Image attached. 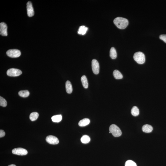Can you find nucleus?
<instances>
[{
  "instance_id": "25",
  "label": "nucleus",
  "mask_w": 166,
  "mask_h": 166,
  "mask_svg": "<svg viewBox=\"0 0 166 166\" xmlns=\"http://www.w3.org/2000/svg\"><path fill=\"white\" fill-rule=\"evenodd\" d=\"M160 39L162 40L166 43V34H161L159 36Z\"/></svg>"
},
{
  "instance_id": "8",
  "label": "nucleus",
  "mask_w": 166,
  "mask_h": 166,
  "mask_svg": "<svg viewBox=\"0 0 166 166\" xmlns=\"http://www.w3.org/2000/svg\"><path fill=\"white\" fill-rule=\"evenodd\" d=\"M46 140L48 143L52 145L57 144L59 142L57 138L52 135L48 136L47 137Z\"/></svg>"
},
{
  "instance_id": "26",
  "label": "nucleus",
  "mask_w": 166,
  "mask_h": 166,
  "mask_svg": "<svg viewBox=\"0 0 166 166\" xmlns=\"http://www.w3.org/2000/svg\"><path fill=\"white\" fill-rule=\"evenodd\" d=\"M5 133L3 130H0V138H2L5 136Z\"/></svg>"
},
{
  "instance_id": "13",
  "label": "nucleus",
  "mask_w": 166,
  "mask_h": 166,
  "mask_svg": "<svg viewBox=\"0 0 166 166\" xmlns=\"http://www.w3.org/2000/svg\"><path fill=\"white\" fill-rule=\"evenodd\" d=\"M66 92L67 93H71L73 91L72 87L71 82L69 81H67L66 83Z\"/></svg>"
},
{
  "instance_id": "21",
  "label": "nucleus",
  "mask_w": 166,
  "mask_h": 166,
  "mask_svg": "<svg viewBox=\"0 0 166 166\" xmlns=\"http://www.w3.org/2000/svg\"><path fill=\"white\" fill-rule=\"evenodd\" d=\"M38 113L36 112H34L30 113V119L31 121H34L38 118Z\"/></svg>"
},
{
  "instance_id": "27",
  "label": "nucleus",
  "mask_w": 166,
  "mask_h": 166,
  "mask_svg": "<svg viewBox=\"0 0 166 166\" xmlns=\"http://www.w3.org/2000/svg\"><path fill=\"white\" fill-rule=\"evenodd\" d=\"M8 166H16V165H15V164H10V165H8Z\"/></svg>"
},
{
  "instance_id": "14",
  "label": "nucleus",
  "mask_w": 166,
  "mask_h": 166,
  "mask_svg": "<svg viewBox=\"0 0 166 166\" xmlns=\"http://www.w3.org/2000/svg\"><path fill=\"white\" fill-rule=\"evenodd\" d=\"M81 81L84 88H88V80L85 75H83L81 78Z\"/></svg>"
},
{
  "instance_id": "6",
  "label": "nucleus",
  "mask_w": 166,
  "mask_h": 166,
  "mask_svg": "<svg viewBox=\"0 0 166 166\" xmlns=\"http://www.w3.org/2000/svg\"><path fill=\"white\" fill-rule=\"evenodd\" d=\"M12 152L13 154L21 156L25 155L28 153L26 149L22 148L14 149L12 150Z\"/></svg>"
},
{
  "instance_id": "11",
  "label": "nucleus",
  "mask_w": 166,
  "mask_h": 166,
  "mask_svg": "<svg viewBox=\"0 0 166 166\" xmlns=\"http://www.w3.org/2000/svg\"><path fill=\"white\" fill-rule=\"evenodd\" d=\"M153 130V127L149 124H146L144 125L142 127L143 132L146 133H149L152 132Z\"/></svg>"
},
{
  "instance_id": "5",
  "label": "nucleus",
  "mask_w": 166,
  "mask_h": 166,
  "mask_svg": "<svg viewBox=\"0 0 166 166\" xmlns=\"http://www.w3.org/2000/svg\"><path fill=\"white\" fill-rule=\"evenodd\" d=\"M7 74L9 76L16 77L22 74V72L19 69L12 68L8 70Z\"/></svg>"
},
{
  "instance_id": "20",
  "label": "nucleus",
  "mask_w": 166,
  "mask_h": 166,
  "mask_svg": "<svg viewBox=\"0 0 166 166\" xmlns=\"http://www.w3.org/2000/svg\"><path fill=\"white\" fill-rule=\"evenodd\" d=\"M90 138L87 135L83 136L81 139V142L84 144L88 143L90 141Z\"/></svg>"
},
{
  "instance_id": "10",
  "label": "nucleus",
  "mask_w": 166,
  "mask_h": 166,
  "mask_svg": "<svg viewBox=\"0 0 166 166\" xmlns=\"http://www.w3.org/2000/svg\"><path fill=\"white\" fill-rule=\"evenodd\" d=\"M27 9L28 16L29 17H32L34 15V9H33L32 4L30 1L27 3Z\"/></svg>"
},
{
  "instance_id": "7",
  "label": "nucleus",
  "mask_w": 166,
  "mask_h": 166,
  "mask_svg": "<svg viewBox=\"0 0 166 166\" xmlns=\"http://www.w3.org/2000/svg\"><path fill=\"white\" fill-rule=\"evenodd\" d=\"M92 71L95 74H99V62L96 59H94L92 61Z\"/></svg>"
},
{
  "instance_id": "4",
  "label": "nucleus",
  "mask_w": 166,
  "mask_h": 166,
  "mask_svg": "<svg viewBox=\"0 0 166 166\" xmlns=\"http://www.w3.org/2000/svg\"><path fill=\"white\" fill-rule=\"evenodd\" d=\"M8 56L11 58H17L20 56L21 53L20 51L16 49L8 50L6 52Z\"/></svg>"
},
{
  "instance_id": "3",
  "label": "nucleus",
  "mask_w": 166,
  "mask_h": 166,
  "mask_svg": "<svg viewBox=\"0 0 166 166\" xmlns=\"http://www.w3.org/2000/svg\"><path fill=\"white\" fill-rule=\"evenodd\" d=\"M109 133H111L113 136L115 137H119L121 136L122 134L121 130L115 124H111L109 128Z\"/></svg>"
},
{
  "instance_id": "16",
  "label": "nucleus",
  "mask_w": 166,
  "mask_h": 166,
  "mask_svg": "<svg viewBox=\"0 0 166 166\" xmlns=\"http://www.w3.org/2000/svg\"><path fill=\"white\" fill-rule=\"evenodd\" d=\"M110 56L112 59H115L117 57V53L115 48L112 47L110 50Z\"/></svg>"
},
{
  "instance_id": "18",
  "label": "nucleus",
  "mask_w": 166,
  "mask_h": 166,
  "mask_svg": "<svg viewBox=\"0 0 166 166\" xmlns=\"http://www.w3.org/2000/svg\"><path fill=\"white\" fill-rule=\"evenodd\" d=\"M62 118V116L61 115H57L52 116V119L54 122H59L61 121Z\"/></svg>"
},
{
  "instance_id": "1",
  "label": "nucleus",
  "mask_w": 166,
  "mask_h": 166,
  "mask_svg": "<svg viewBox=\"0 0 166 166\" xmlns=\"http://www.w3.org/2000/svg\"><path fill=\"white\" fill-rule=\"evenodd\" d=\"M113 23L117 28L121 29H125L128 26V21L125 18L117 17L113 20Z\"/></svg>"
},
{
  "instance_id": "9",
  "label": "nucleus",
  "mask_w": 166,
  "mask_h": 166,
  "mask_svg": "<svg viewBox=\"0 0 166 166\" xmlns=\"http://www.w3.org/2000/svg\"><path fill=\"white\" fill-rule=\"evenodd\" d=\"M8 27L7 25L4 22L0 23V34L3 36L8 35Z\"/></svg>"
},
{
  "instance_id": "12",
  "label": "nucleus",
  "mask_w": 166,
  "mask_h": 166,
  "mask_svg": "<svg viewBox=\"0 0 166 166\" xmlns=\"http://www.w3.org/2000/svg\"><path fill=\"white\" fill-rule=\"evenodd\" d=\"M90 121L89 119L85 118L80 120L78 123V125L80 127H83L87 126L89 124Z\"/></svg>"
},
{
  "instance_id": "2",
  "label": "nucleus",
  "mask_w": 166,
  "mask_h": 166,
  "mask_svg": "<svg viewBox=\"0 0 166 166\" xmlns=\"http://www.w3.org/2000/svg\"><path fill=\"white\" fill-rule=\"evenodd\" d=\"M134 59L137 63L141 64L144 63L146 60L145 55L141 52L135 53L134 55Z\"/></svg>"
},
{
  "instance_id": "19",
  "label": "nucleus",
  "mask_w": 166,
  "mask_h": 166,
  "mask_svg": "<svg viewBox=\"0 0 166 166\" xmlns=\"http://www.w3.org/2000/svg\"><path fill=\"white\" fill-rule=\"evenodd\" d=\"M131 113L133 116H138L139 114V109L136 106H134L131 109Z\"/></svg>"
},
{
  "instance_id": "24",
  "label": "nucleus",
  "mask_w": 166,
  "mask_h": 166,
  "mask_svg": "<svg viewBox=\"0 0 166 166\" xmlns=\"http://www.w3.org/2000/svg\"><path fill=\"white\" fill-rule=\"evenodd\" d=\"M125 166H137L136 163L132 160H127L125 164Z\"/></svg>"
},
{
  "instance_id": "17",
  "label": "nucleus",
  "mask_w": 166,
  "mask_h": 166,
  "mask_svg": "<svg viewBox=\"0 0 166 166\" xmlns=\"http://www.w3.org/2000/svg\"><path fill=\"white\" fill-rule=\"evenodd\" d=\"M88 30V28L86 27L85 26H80L78 30V34H81V35H84L86 33Z\"/></svg>"
},
{
  "instance_id": "15",
  "label": "nucleus",
  "mask_w": 166,
  "mask_h": 166,
  "mask_svg": "<svg viewBox=\"0 0 166 166\" xmlns=\"http://www.w3.org/2000/svg\"><path fill=\"white\" fill-rule=\"evenodd\" d=\"M113 74L115 78L116 79H121L123 78L122 74L118 70H114L113 72Z\"/></svg>"
},
{
  "instance_id": "23",
  "label": "nucleus",
  "mask_w": 166,
  "mask_h": 166,
  "mask_svg": "<svg viewBox=\"0 0 166 166\" xmlns=\"http://www.w3.org/2000/svg\"><path fill=\"white\" fill-rule=\"evenodd\" d=\"M0 105L4 107H6L7 106V101L1 96L0 97Z\"/></svg>"
},
{
  "instance_id": "22",
  "label": "nucleus",
  "mask_w": 166,
  "mask_h": 166,
  "mask_svg": "<svg viewBox=\"0 0 166 166\" xmlns=\"http://www.w3.org/2000/svg\"><path fill=\"white\" fill-rule=\"evenodd\" d=\"M19 96L22 97H27L30 95V93L27 90L21 91L18 93Z\"/></svg>"
}]
</instances>
